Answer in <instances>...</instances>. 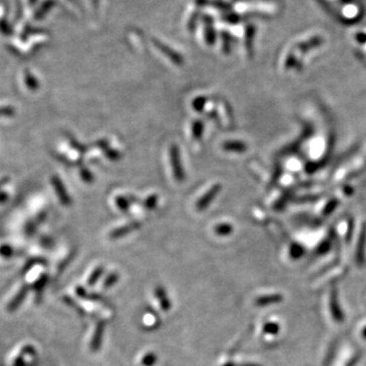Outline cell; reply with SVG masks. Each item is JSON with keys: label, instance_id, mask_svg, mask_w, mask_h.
<instances>
[{"label": "cell", "instance_id": "obj_12", "mask_svg": "<svg viewBox=\"0 0 366 366\" xmlns=\"http://www.w3.org/2000/svg\"><path fill=\"white\" fill-rule=\"evenodd\" d=\"M233 232V226L229 223H222L215 227V233L219 236H227Z\"/></svg>", "mask_w": 366, "mask_h": 366}, {"label": "cell", "instance_id": "obj_17", "mask_svg": "<svg viewBox=\"0 0 366 366\" xmlns=\"http://www.w3.org/2000/svg\"><path fill=\"white\" fill-rule=\"evenodd\" d=\"M157 361V356L154 353H148L143 356L141 360V365L143 366H152Z\"/></svg>", "mask_w": 366, "mask_h": 366}, {"label": "cell", "instance_id": "obj_14", "mask_svg": "<svg viewBox=\"0 0 366 366\" xmlns=\"http://www.w3.org/2000/svg\"><path fill=\"white\" fill-rule=\"evenodd\" d=\"M206 102H207V99L205 97H202V96L196 97L192 101V108H193V110H195L196 112H201L204 109V106H205Z\"/></svg>", "mask_w": 366, "mask_h": 366}, {"label": "cell", "instance_id": "obj_3", "mask_svg": "<svg viewBox=\"0 0 366 366\" xmlns=\"http://www.w3.org/2000/svg\"><path fill=\"white\" fill-rule=\"evenodd\" d=\"M141 226V224L139 222H131V223H127L121 227H118L114 230H112L109 234L111 239H118L121 237H124L125 235L139 229Z\"/></svg>", "mask_w": 366, "mask_h": 366}, {"label": "cell", "instance_id": "obj_7", "mask_svg": "<svg viewBox=\"0 0 366 366\" xmlns=\"http://www.w3.org/2000/svg\"><path fill=\"white\" fill-rule=\"evenodd\" d=\"M283 297L280 294H272V295H265V296H259L255 300V304L258 306H266L271 305L275 303L281 302Z\"/></svg>", "mask_w": 366, "mask_h": 366}, {"label": "cell", "instance_id": "obj_9", "mask_svg": "<svg viewBox=\"0 0 366 366\" xmlns=\"http://www.w3.org/2000/svg\"><path fill=\"white\" fill-rule=\"evenodd\" d=\"M103 332H104V326L102 324L98 325V327H97V329L95 331L92 343H91V348H92L93 351H97V349H99V347L101 345V342H102Z\"/></svg>", "mask_w": 366, "mask_h": 366}, {"label": "cell", "instance_id": "obj_8", "mask_svg": "<svg viewBox=\"0 0 366 366\" xmlns=\"http://www.w3.org/2000/svg\"><path fill=\"white\" fill-rule=\"evenodd\" d=\"M223 149L232 153H243L246 151L247 145L239 140H228L223 143Z\"/></svg>", "mask_w": 366, "mask_h": 366}, {"label": "cell", "instance_id": "obj_1", "mask_svg": "<svg viewBox=\"0 0 366 366\" xmlns=\"http://www.w3.org/2000/svg\"><path fill=\"white\" fill-rule=\"evenodd\" d=\"M169 157H170V163L173 171V176L177 182H183L185 179L184 168L181 162V156H180V149L177 144H172L169 149Z\"/></svg>", "mask_w": 366, "mask_h": 366}, {"label": "cell", "instance_id": "obj_4", "mask_svg": "<svg viewBox=\"0 0 366 366\" xmlns=\"http://www.w3.org/2000/svg\"><path fill=\"white\" fill-rule=\"evenodd\" d=\"M52 184H53L54 190H55L60 202L63 205H69L71 203V199H70L69 194L67 193L63 183L61 182V180L58 177L55 176V177L52 178Z\"/></svg>", "mask_w": 366, "mask_h": 366}, {"label": "cell", "instance_id": "obj_2", "mask_svg": "<svg viewBox=\"0 0 366 366\" xmlns=\"http://www.w3.org/2000/svg\"><path fill=\"white\" fill-rule=\"evenodd\" d=\"M222 189V185L221 184H215L213 185L210 189H208L196 202V210L198 212L204 211L205 208L210 205L214 199L216 198V196L218 195V193L221 191Z\"/></svg>", "mask_w": 366, "mask_h": 366}, {"label": "cell", "instance_id": "obj_10", "mask_svg": "<svg viewBox=\"0 0 366 366\" xmlns=\"http://www.w3.org/2000/svg\"><path fill=\"white\" fill-rule=\"evenodd\" d=\"M156 296H157V298H158V300L160 302V305L163 308V310L164 311L169 310L170 302H169V299L167 298V295H166V292L164 291V289L161 288V287L157 288L156 289Z\"/></svg>", "mask_w": 366, "mask_h": 366}, {"label": "cell", "instance_id": "obj_11", "mask_svg": "<svg viewBox=\"0 0 366 366\" xmlns=\"http://www.w3.org/2000/svg\"><path fill=\"white\" fill-rule=\"evenodd\" d=\"M203 129H204L203 122L200 119L194 120L191 125V133H192L193 139L199 140L203 134Z\"/></svg>", "mask_w": 366, "mask_h": 366}, {"label": "cell", "instance_id": "obj_13", "mask_svg": "<svg viewBox=\"0 0 366 366\" xmlns=\"http://www.w3.org/2000/svg\"><path fill=\"white\" fill-rule=\"evenodd\" d=\"M158 199H159L158 195H157V194H152V195L148 196L144 199L142 205H143L144 208H147V210H149V211L154 210V208L157 206V204H158Z\"/></svg>", "mask_w": 366, "mask_h": 366}, {"label": "cell", "instance_id": "obj_5", "mask_svg": "<svg viewBox=\"0 0 366 366\" xmlns=\"http://www.w3.org/2000/svg\"><path fill=\"white\" fill-rule=\"evenodd\" d=\"M330 308H331V312H332L333 319L336 322L341 323V322L344 321V313H343V310L340 307V304H339V301H338V297H337L336 291H333L332 292L331 299H330Z\"/></svg>", "mask_w": 366, "mask_h": 366}, {"label": "cell", "instance_id": "obj_15", "mask_svg": "<svg viewBox=\"0 0 366 366\" xmlns=\"http://www.w3.org/2000/svg\"><path fill=\"white\" fill-rule=\"evenodd\" d=\"M115 202H116V205H117V207L119 208L120 211H122V212L128 211V208L130 206V202L126 197L118 196V197H116Z\"/></svg>", "mask_w": 366, "mask_h": 366}, {"label": "cell", "instance_id": "obj_20", "mask_svg": "<svg viewBox=\"0 0 366 366\" xmlns=\"http://www.w3.org/2000/svg\"><path fill=\"white\" fill-rule=\"evenodd\" d=\"M81 176L83 177V179L86 181V182H88V183H91V182H93L94 181V176H93V174L89 171V170H87L86 168H83L82 170H81Z\"/></svg>", "mask_w": 366, "mask_h": 366}, {"label": "cell", "instance_id": "obj_22", "mask_svg": "<svg viewBox=\"0 0 366 366\" xmlns=\"http://www.w3.org/2000/svg\"><path fill=\"white\" fill-rule=\"evenodd\" d=\"M240 366H258V365H255V364H242Z\"/></svg>", "mask_w": 366, "mask_h": 366}, {"label": "cell", "instance_id": "obj_6", "mask_svg": "<svg viewBox=\"0 0 366 366\" xmlns=\"http://www.w3.org/2000/svg\"><path fill=\"white\" fill-rule=\"evenodd\" d=\"M97 144H98V147L104 152V153H105V156L107 157V158L109 159V160H111V161H117V160H119L120 158H121V155H120V153L119 152H117L116 150H113V149H111L110 147H109V144H108V142L107 141H105V140H99L98 142H97Z\"/></svg>", "mask_w": 366, "mask_h": 366}, {"label": "cell", "instance_id": "obj_16", "mask_svg": "<svg viewBox=\"0 0 366 366\" xmlns=\"http://www.w3.org/2000/svg\"><path fill=\"white\" fill-rule=\"evenodd\" d=\"M280 330V327L278 324L276 323H268L264 326V332L266 334H270V335H276L278 334Z\"/></svg>", "mask_w": 366, "mask_h": 366}, {"label": "cell", "instance_id": "obj_21", "mask_svg": "<svg viewBox=\"0 0 366 366\" xmlns=\"http://www.w3.org/2000/svg\"><path fill=\"white\" fill-rule=\"evenodd\" d=\"M362 336H363V338H364V339H366V327L364 328V330H363V332H362Z\"/></svg>", "mask_w": 366, "mask_h": 366}, {"label": "cell", "instance_id": "obj_19", "mask_svg": "<svg viewBox=\"0 0 366 366\" xmlns=\"http://www.w3.org/2000/svg\"><path fill=\"white\" fill-rule=\"evenodd\" d=\"M102 273H103V268L102 267H98L93 273H92V275H91V278H90V280H89V284H91V285H93L100 277H101V275H102Z\"/></svg>", "mask_w": 366, "mask_h": 366}, {"label": "cell", "instance_id": "obj_18", "mask_svg": "<svg viewBox=\"0 0 366 366\" xmlns=\"http://www.w3.org/2000/svg\"><path fill=\"white\" fill-rule=\"evenodd\" d=\"M118 280V275L116 273H113V274H110L108 276V278L105 280V282H104V287L105 288H109L111 286H113Z\"/></svg>", "mask_w": 366, "mask_h": 366}]
</instances>
